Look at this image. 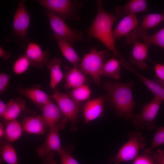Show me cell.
Listing matches in <instances>:
<instances>
[{"label": "cell", "mask_w": 164, "mask_h": 164, "mask_svg": "<svg viewBox=\"0 0 164 164\" xmlns=\"http://www.w3.org/2000/svg\"><path fill=\"white\" fill-rule=\"evenodd\" d=\"M51 38L57 43L64 56L73 67H80L81 60L68 41L52 35Z\"/></svg>", "instance_id": "obj_19"}, {"label": "cell", "mask_w": 164, "mask_h": 164, "mask_svg": "<svg viewBox=\"0 0 164 164\" xmlns=\"http://www.w3.org/2000/svg\"><path fill=\"white\" fill-rule=\"evenodd\" d=\"M36 2L44 7L46 10L57 15L64 20H78L80 18L78 11L83 3L80 1L70 0H38Z\"/></svg>", "instance_id": "obj_3"}, {"label": "cell", "mask_w": 164, "mask_h": 164, "mask_svg": "<svg viewBox=\"0 0 164 164\" xmlns=\"http://www.w3.org/2000/svg\"><path fill=\"white\" fill-rule=\"evenodd\" d=\"M8 121L4 137L8 142H14L21 136L23 129L22 125L16 119Z\"/></svg>", "instance_id": "obj_26"}, {"label": "cell", "mask_w": 164, "mask_h": 164, "mask_svg": "<svg viewBox=\"0 0 164 164\" xmlns=\"http://www.w3.org/2000/svg\"><path fill=\"white\" fill-rule=\"evenodd\" d=\"M120 64L119 60L113 57L109 59L104 63L101 75L115 80L119 79L121 77Z\"/></svg>", "instance_id": "obj_24"}, {"label": "cell", "mask_w": 164, "mask_h": 164, "mask_svg": "<svg viewBox=\"0 0 164 164\" xmlns=\"http://www.w3.org/2000/svg\"><path fill=\"white\" fill-rule=\"evenodd\" d=\"M133 164H158L157 154L151 149H146L134 160Z\"/></svg>", "instance_id": "obj_29"}, {"label": "cell", "mask_w": 164, "mask_h": 164, "mask_svg": "<svg viewBox=\"0 0 164 164\" xmlns=\"http://www.w3.org/2000/svg\"><path fill=\"white\" fill-rule=\"evenodd\" d=\"M41 110V116L46 128H50L59 124L67 122V118L51 99L44 105Z\"/></svg>", "instance_id": "obj_12"}, {"label": "cell", "mask_w": 164, "mask_h": 164, "mask_svg": "<svg viewBox=\"0 0 164 164\" xmlns=\"http://www.w3.org/2000/svg\"><path fill=\"white\" fill-rule=\"evenodd\" d=\"M108 55L107 50L98 51L93 48L81 60V70L85 75L90 76L97 84H100L102 70Z\"/></svg>", "instance_id": "obj_4"}, {"label": "cell", "mask_w": 164, "mask_h": 164, "mask_svg": "<svg viewBox=\"0 0 164 164\" xmlns=\"http://www.w3.org/2000/svg\"><path fill=\"white\" fill-rule=\"evenodd\" d=\"M10 75L6 73L1 72L0 73V93H4L9 86Z\"/></svg>", "instance_id": "obj_34"}, {"label": "cell", "mask_w": 164, "mask_h": 164, "mask_svg": "<svg viewBox=\"0 0 164 164\" xmlns=\"http://www.w3.org/2000/svg\"><path fill=\"white\" fill-rule=\"evenodd\" d=\"M105 98L104 97L88 100L83 108V116L84 123L97 119L102 114L104 109Z\"/></svg>", "instance_id": "obj_14"}, {"label": "cell", "mask_w": 164, "mask_h": 164, "mask_svg": "<svg viewBox=\"0 0 164 164\" xmlns=\"http://www.w3.org/2000/svg\"><path fill=\"white\" fill-rule=\"evenodd\" d=\"M66 89H74L84 84L87 79L80 67H73L64 76Z\"/></svg>", "instance_id": "obj_23"}, {"label": "cell", "mask_w": 164, "mask_h": 164, "mask_svg": "<svg viewBox=\"0 0 164 164\" xmlns=\"http://www.w3.org/2000/svg\"><path fill=\"white\" fill-rule=\"evenodd\" d=\"M26 101L21 97L11 99L7 103L3 119L7 121L16 120L21 111L26 108Z\"/></svg>", "instance_id": "obj_22"}, {"label": "cell", "mask_w": 164, "mask_h": 164, "mask_svg": "<svg viewBox=\"0 0 164 164\" xmlns=\"http://www.w3.org/2000/svg\"><path fill=\"white\" fill-rule=\"evenodd\" d=\"M23 130L30 134L43 135L46 128L41 115L27 116L22 121Z\"/></svg>", "instance_id": "obj_20"}, {"label": "cell", "mask_w": 164, "mask_h": 164, "mask_svg": "<svg viewBox=\"0 0 164 164\" xmlns=\"http://www.w3.org/2000/svg\"><path fill=\"white\" fill-rule=\"evenodd\" d=\"M11 53L9 51H5L2 47L0 46V57L4 60H7L10 57Z\"/></svg>", "instance_id": "obj_37"}, {"label": "cell", "mask_w": 164, "mask_h": 164, "mask_svg": "<svg viewBox=\"0 0 164 164\" xmlns=\"http://www.w3.org/2000/svg\"><path fill=\"white\" fill-rule=\"evenodd\" d=\"M45 14L48 19L53 36L67 41L72 45L84 39L81 31L70 27L65 20L57 15L46 10Z\"/></svg>", "instance_id": "obj_6"}, {"label": "cell", "mask_w": 164, "mask_h": 164, "mask_svg": "<svg viewBox=\"0 0 164 164\" xmlns=\"http://www.w3.org/2000/svg\"><path fill=\"white\" fill-rule=\"evenodd\" d=\"M154 80L158 84L164 88V81H160L158 79Z\"/></svg>", "instance_id": "obj_41"}, {"label": "cell", "mask_w": 164, "mask_h": 164, "mask_svg": "<svg viewBox=\"0 0 164 164\" xmlns=\"http://www.w3.org/2000/svg\"><path fill=\"white\" fill-rule=\"evenodd\" d=\"M142 39L149 46L154 44L164 50V27L153 35L150 36L148 34Z\"/></svg>", "instance_id": "obj_30"}, {"label": "cell", "mask_w": 164, "mask_h": 164, "mask_svg": "<svg viewBox=\"0 0 164 164\" xmlns=\"http://www.w3.org/2000/svg\"><path fill=\"white\" fill-rule=\"evenodd\" d=\"M139 21L135 15L130 14L122 18L113 33L115 40L127 36L139 26Z\"/></svg>", "instance_id": "obj_17"}, {"label": "cell", "mask_w": 164, "mask_h": 164, "mask_svg": "<svg viewBox=\"0 0 164 164\" xmlns=\"http://www.w3.org/2000/svg\"><path fill=\"white\" fill-rule=\"evenodd\" d=\"M157 154L158 164H164V150L159 149Z\"/></svg>", "instance_id": "obj_38"}, {"label": "cell", "mask_w": 164, "mask_h": 164, "mask_svg": "<svg viewBox=\"0 0 164 164\" xmlns=\"http://www.w3.org/2000/svg\"><path fill=\"white\" fill-rule=\"evenodd\" d=\"M162 101L160 98L155 96L151 102L144 106L140 114H134L131 120L132 123L138 129H154L155 127L154 120Z\"/></svg>", "instance_id": "obj_8"}, {"label": "cell", "mask_w": 164, "mask_h": 164, "mask_svg": "<svg viewBox=\"0 0 164 164\" xmlns=\"http://www.w3.org/2000/svg\"><path fill=\"white\" fill-rule=\"evenodd\" d=\"M128 137V141L121 147L116 156L111 158L110 161L115 164L135 160L139 151L145 145V138L140 132H130Z\"/></svg>", "instance_id": "obj_5"}, {"label": "cell", "mask_w": 164, "mask_h": 164, "mask_svg": "<svg viewBox=\"0 0 164 164\" xmlns=\"http://www.w3.org/2000/svg\"><path fill=\"white\" fill-rule=\"evenodd\" d=\"M30 65V61L25 54L21 55L13 64V71L16 74H22L28 70Z\"/></svg>", "instance_id": "obj_31"}, {"label": "cell", "mask_w": 164, "mask_h": 164, "mask_svg": "<svg viewBox=\"0 0 164 164\" xmlns=\"http://www.w3.org/2000/svg\"><path fill=\"white\" fill-rule=\"evenodd\" d=\"M62 61L58 57H54L47 64V68L50 72V87L53 90L64 78V76L61 69Z\"/></svg>", "instance_id": "obj_21"}, {"label": "cell", "mask_w": 164, "mask_h": 164, "mask_svg": "<svg viewBox=\"0 0 164 164\" xmlns=\"http://www.w3.org/2000/svg\"><path fill=\"white\" fill-rule=\"evenodd\" d=\"M91 91L88 86L84 84L73 89L67 94L72 99L78 103L88 100Z\"/></svg>", "instance_id": "obj_28"}, {"label": "cell", "mask_w": 164, "mask_h": 164, "mask_svg": "<svg viewBox=\"0 0 164 164\" xmlns=\"http://www.w3.org/2000/svg\"><path fill=\"white\" fill-rule=\"evenodd\" d=\"M58 153L61 158V164H79L67 149L62 148Z\"/></svg>", "instance_id": "obj_33"}, {"label": "cell", "mask_w": 164, "mask_h": 164, "mask_svg": "<svg viewBox=\"0 0 164 164\" xmlns=\"http://www.w3.org/2000/svg\"><path fill=\"white\" fill-rule=\"evenodd\" d=\"M164 144V126L157 128L152 144L151 149H154Z\"/></svg>", "instance_id": "obj_32"}, {"label": "cell", "mask_w": 164, "mask_h": 164, "mask_svg": "<svg viewBox=\"0 0 164 164\" xmlns=\"http://www.w3.org/2000/svg\"><path fill=\"white\" fill-rule=\"evenodd\" d=\"M8 141L3 142L2 145L1 154L2 158L8 164H18L16 152L14 147Z\"/></svg>", "instance_id": "obj_27"}, {"label": "cell", "mask_w": 164, "mask_h": 164, "mask_svg": "<svg viewBox=\"0 0 164 164\" xmlns=\"http://www.w3.org/2000/svg\"><path fill=\"white\" fill-rule=\"evenodd\" d=\"M135 74L152 93L162 101H164V88L157 83L154 80L147 78L137 71L132 66L128 69Z\"/></svg>", "instance_id": "obj_25"}, {"label": "cell", "mask_w": 164, "mask_h": 164, "mask_svg": "<svg viewBox=\"0 0 164 164\" xmlns=\"http://www.w3.org/2000/svg\"><path fill=\"white\" fill-rule=\"evenodd\" d=\"M16 90L21 95L26 97L40 107H42L51 98L44 91L34 87H25L19 85L15 88Z\"/></svg>", "instance_id": "obj_16"}, {"label": "cell", "mask_w": 164, "mask_h": 164, "mask_svg": "<svg viewBox=\"0 0 164 164\" xmlns=\"http://www.w3.org/2000/svg\"><path fill=\"white\" fill-rule=\"evenodd\" d=\"M154 70L158 79L160 81H164V63L162 64L154 63Z\"/></svg>", "instance_id": "obj_35"}, {"label": "cell", "mask_w": 164, "mask_h": 164, "mask_svg": "<svg viewBox=\"0 0 164 164\" xmlns=\"http://www.w3.org/2000/svg\"><path fill=\"white\" fill-rule=\"evenodd\" d=\"M96 15L90 26L86 31L89 39L95 38L100 41L112 52L113 58L118 57L120 60L124 58L116 47L112 30L115 22L118 18L116 14H111L106 11L100 0L96 1Z\"/></svg>", "instance_id": "obj_1"}, {"label": "cell", "mask_w": 164, "mask_h": 164, "mask_svg": "<svg viewBox=\"0 0 164 164\" xmlns=\"http://www.w3.org/2000/svg\"><path fill=\"white\" fill-rule=\"evenodd\" d=\"M66 123H62L50 128L44 142L36 149L37 153L43 159L50 152L55 151L58 153L62 149L59 132L64 128Z\"/></svg>", "instance_id": "obj_10"}, {"label": "cell", "mask_w": 164, "mask_h": 164, "mask_svg": "<svg viewBox=\"0 0 164 164\" xmlns=\"http://www.w3.org/2000/svg\"><path fill=\"white\" fill-rule=\"evenodd\" d=\"M147 5L145 0H130L123 5L116 6L115 8L116 15L118 18H123L130 14L135 15L146 11Z\"/></svg>", "instance_id": "obj_18"}, {"label": "cell", "mask_w": 164, "mask_h": 164, "mask_svg": "<svg viewBox=\"0 0 164 164\" xmlns=\"http://www.w3.org/2000/svg\"><path fill=\"white\" fill-rule=\"evenodd\" d=\"M43 159L44 160L43 164H58L54 159L53 152H50Z\"/></svg>", "instance_id": "obj_36"}, {"label": "cell", "mask_w": 164, "mask_h": 164, "mask_svg": "<svg viewBox=\"0 0 164 164\" xmlns=\"http://www.w3.org/2000/svg\"><path fill=\"white\" fill-rule=\"evenodd\" d=\"M26 2L22 0L18 2L13 19L14 33L18 38L25 40L27 38V34L31 22L30 15L25 5Z\"/></svg>", "instance_id": "obj_9"}, {"label": "cell", "mask_w": 164, "mask_h": 164, "mask_svg": "<svg viewBox=\"0 0 164 164\" xmlns=\"http://www.w3.org/2000/svg\"><path fill=\"white\" fill-rule=\"evenodd\" d=\"M6 109V104L1 100H0V117L3 118Z\"/></svg>", "instance_id": "obj_39"}, {"label": "cell", "mask_w": 164, "mask_h": 164, "mask_svg": "<svg viewBox=\"0 0 164 164\" xmlns=\"http://www.w3.org/2000/svg\"><path fill=\"white\" fill-rule=\"evenodd\" d=\"M164 21V12L161 13H153L145 15L143 17L140 26L126 36V43L132 44L140 38H142L148 34L147 31L156 26Z\"/></svg>", "instance_id": "obj_11"}, {"label": "cell", "mask_w": 164, "mask_h": 164, "mask_svg": "<svg viewBox=\"0 0 164 164\" xmlns=\"http://www.w3.org/2000/svg\"><path fill=\"white\" fill-rule=\"evenodd\" d=\"M25 54L29 60L31 65L40 69L49 61V54L43 51L41 46L35 42L29 43L26 47Z\"/></svg>", "instance_id": "obj_13"}, {"label": "cell", "mask_w": 164, "mask_h": 164, "mask_svg": "<svg viewBox=\"0 0 164 164\" xmlns=\"http://www.w3.org/2000/svg\"><path fill=\"white\" fill-rule=\"evenodd\" d=\"M133 85L132 81L125 83L106 81L103 84L109 106L119 117L131 120L135 105L132 93Z\"/></svg>", "instance_id": "obj_2"}, {"label": "cell", "mask_w": 164, "mask_h": 164, "mask_svg": "<svg viewBox=\"0 0 164 164\" xmlns=\"http://www.w3.org/2000/svg\"><path fill=\"white\" fill-rule=\"evenodd\" d=\"M5 133V128L2 123H0V138H2L4 137Z\"/></svg>", "instance_id": "obj_40"}, {"label": "cell", "mask_w": 164, "mask_h": 164, "mask_svg": "<svg viewBox=\"0 0 164 164\" xmlns=\"http://www.w3.org/2000/svg\"><path fill=\"white\" fill-rule=\"evenodd\" d=\"M52 91L53 94L50 96V98L55 101L62 113L70 121L71 130H76L78 116L81 108V103L74 101L56 88L52 90Z\"/></svg>", "instance_id": "obj_7"}, {"label": "cell", "mask_w": 164, "mask_h": 164, "mask_svg": "<svg viewBox=\"0 0 164 164\" xmlns=\"http://www.w3.org/2000/svg\"><path fill=\"white\" fill-rule=\"evenodd\" d=\"M132 55L129 58L130 63L136 66L140 70H145L147 67L145 62L148 59V49L149 46L145 43L138 41L134 42Z\"/></svg>", "instance_id": "obj_15"}]
</instances>
